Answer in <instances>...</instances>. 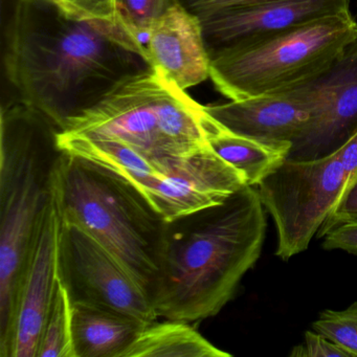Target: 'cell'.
<instances>
[{"instance_id": "ffe728a7", "label": "cell", "mask_w": 357, "mask_h": 357, "mask_svg": "<svg viewBox=\"0 0 357 357\" xmlns=\"http://www.w3.org/2000/svg\"><path fill=\"white\" fill-rule=\"evenodd\" d=\"M312 328L340 346L351 357H357V302L344 310L326 309L313 321Z\"/></svg>"}, {"instance_id": "7a4b0ae2", "label": "cell", "mask_w": 357, "mask_h": 357, "mask_svg": "<svg viewBox=\"0 0 357 357\" xmlns=\"http://www.w3.org/2000/svg\"><path fill=\"white\" fill-rule=\"evenodd\" d=\"M257 187L166 221L152 303L158 317L187 323L218 314L262 252L267 220Z\"/></svg>"}, {"instance_id": "8fae6325", "label": "cell", "mask_w": 357, "mask_h": 357, "mask_svg": "<svg viewBox=\"0 0 357 357\" xmlns=\"http://www.w3.org/2000/svg\"><path fill=\"white\" fill-rule=\"evenodd\" d=\"M317 105L294 139L287 160H317L340 149L357 133V31L335 63L312 80Z\"/></svg>"}, {"instance_id": "d6986e66", "label": "cell", "mask_w": 357, "mask_h": 357, "mask_svg": "<svg viewBox=\"0 0 357 357\" xmlns=\"http://www.w3.org/2000/svg\"><path fill=\"white\" fill-rule=\"evenodd\" d=\"M179 3L181 0H114L116 22L145 45L152 26Z\"/></svg>"}, {"instance_id": "9c48e42d", "label": "cell", "mask_w": 357, "mask_h": 357, "mask_svg": "<svg viewBox=\"0 0 357 357\" xmlns=\"http://www.w3.org/2000/svg\"><path fill=\"white\" fill-rule=\"evenodd\" d=\"M243 175L210 145L158 160V174L137 185L166 221L222 204L245 187Z\"/></svg>"}, {"instance_id": "2e32d148", "label": "cell", "mask_w": 357, "mask_h": 357, "mask_svg": "<svg viewBox=\"0 0 357 357\" xmlns=\"http://www.w3.org/2000/svg\"><path fill=\"white\" fill-rule=\"evenodd\" d=\"M208 143L217 155L243 175L250 187H258L273 174L287 160L291 148L290 143H267L237 135L218 122Z\"/></svg>"}, {"instance_id": "d4e9b609", "label": "cell", "mask_w": 357, "mask_h": 357, "mask_svg": "<svg viewBox=\"0 0 357 357\" xmlns=\"http://www.w3.org/2000/svg\"><path fill=\"white\" fill-rule=\"evenodd\" d=\"M265 1H271V0H181V3L198 18L204 17L222 10L265 3Z\"/></svg>"}, {"instance_id": "ba28073f", "label": "cell", "mask_w": 357, "mask_h": 357, "mask_svg": "<svg viewBox=\"0 0 357 357\" xmlns=\"http://www.w3.org/2000/svg\"><path fill=\"white\" fill-rule=\"evenodd\" d=\"M58 279L70 303L125 313L150 324L158 321L149 294L116 257L84 229L60 220Z\"/></svg>"}, {"instance_id": "30bf717a", "label": "cell", "mask_w": 357, "mask_h": 357, "mask_svg": "<svg viewBox=\"0 0 357 357\" xmlns=\"http://www.w3.org/2000/svg\"><path fill=\"white\" fill-rule=\"evenodd\" d=\"M350 12V0H271L199 18L211 59L258 45L321 18Z\"/></svg>"}, {"instance_id": "4fadbf2b", "label": "cell", "mask_w": 357, "mask_h": 357, "mask_svg": "<svg viewBox=\"0 0 357 357\" xmlns=\"http://www.w3.org/2000/svg\"><path fill=\"white\" fill-rule=\"evenodd\" d=\"M59 235L60 217L52 198L22 283L10 357H37L58 280Z\"/></svg>"}, {"instance_id": "7c38bea8", "label": "cell", "mask_w": 357, "mask_h": 357, "mask_svg": "<svg viewBox=\"0 0 357 357\" xmlns=\"http://www.w3.org/2000/svg\"><path fill=\"white\" fill-rule=\"evenodd\" d=\"M312 80L273 93L204 107L215 121L231 132L267 143L292 145L308 124L317 105Z\"/></svg>"}, {"instance_id": "52a82bcc", "label": "cell", "mask_w": 357, "mask_h": 357, "mask_svg": "<svg viewBox=\"0 0 357 357\" xmlns=\"http://www.w3.org/2000/svg\"><path fill=\"white\" fill-rule=\"evenodd\" d=\"M357 181V133L317 160H286L257 187L277 229L275 256L288 261L308 248L321 225Z\"/></svg>"}, {"instance_id": "9a60e30c", "label": "cell", "mask_w": 357, "mask_h": 357, "mask_svg": "<svg viewBox=\"0 0 357 357\" xmlns=\"http://www.w3.org/2000/svg\"><path fill=\"white\" fill-rule=\"evenodd\" d=\"M148 324L93 305H72L75 357H121Z\"/></svg>"}, {"instance_id": "3957f363", "label": "cell", "mask_w": 357, "mask_h": 357, "mask_svg": "<svg viewBox=\"0 0 357 357\" xmlns=\"http://www.w3.org/2000/svg\"><path fill=\"white\" fill-rule=\"evenodd\" d=\"M59 129L16 99L0 119V357H10L24 275L53 198Z\"/></svg>"}, {"instance_id": "ac0fdd59", "label": "cell", "mask_w": 357, "mask_h": 357, "mask_svg": "<svg viewBox=\"0 0 357 357\" xmlns=\"http://www.w3.org/2000/svg\"><path fill=\"white\" fill-rule=\"evenodd\" d=\"M37 357H75L72 337V303L63 284L56 282L45 317Z\"/></svg>"}, {"instance_id": "5bb4252c", "label": "cell", "mask_w": 357, "mask_h": 357, "mask_svg": "<svg viewBox=\"0 0 357 357\" xmlns=\"http://www.w3.org/2000/svg\"><path fill=\"white\" fill-rule=\"evenodd\" d=\"M145 47L155 72L183 91L210 78L211 58L199 18L181 3L152 26Z\"/></svg>"}, {"instance_id": "7402d4cb", "label": "cell", "mask_w": 357, "mask_h": 357, "mask_svg": "<svg viewBox=\"0 0 357 357\" xmlns=\"http://www.w3.org/2000/svg\"><path fill=\"white\" fill-rule=\"evenodd\" d=\"M290 356L296 357H351L346 351L329 338L317 332H305L304 344L294 347Z\"/></svg>"}, {"instance_id": "8992f818", "label": "cell", "mask_w": 357, "mask_h": 357, "mask_svg": "<svg viewBox=\"0 0 357 357\" xmlns=\"http://www.w3.org/2000/svg\"><path fill=\"white\" fill-rule=\"evenodd\" d=\"M351 12L315 20L258 45L211 59L217 91L231 101L288 89L329 70L354 38Z\"/></svg>"}, {"instance_id": "6da1fadb", "label": "cell", "mask_w": 357, "mask_h": 357, "mask_svg": "<svg viewBox=\"0 0 357 357\" xmlns=\"http://www.w3.org/2000/svg\"><path fill=\"white\" fill-rule=\"evenodd\" d=\"M5 68L17 99L60 131L133 77L153 70L147 50L118 22L58 0H13Z\"/></svg>"}, {"instance_id": "277c9868", "label": "cell", "mask_w": 357, "mask_h": 357, "mask_svg": "<svg viewBox=\"0 0 357 357\" xmlns=\"http://www.w3.org/2000/svg\"><path fill=\"white\" fill-rule=\"evenodd\" d=\"M52 190L60 220L105 246L152 300L166 220L146 196L126 179L63 151Z\"/></svg>"}, {"instance_id": "cb8c5ba5", "label": "cell", "mask_w": 357, "mask_h": 357, "mask_svg": "<svg viewBox=\"0 0 357 357\" xmlns=\"http://www.w3.org/2000/svg\"><path fill=\"white\" fill-rule=\"evenodd\" d=\"M324 250H340L357 255V222L344 223L334 227L324 236Z\"/></svg>"}, {"instance_id": "5b68a950", "label": "cell", "mask_w": 357, "mask_h": 357, "mask_svg": "<svg viewBox=\"0 0 357 357\" xmlns=\"http://www.w3.org/2000/svg\"><path fill=\"white\" fill-rule=\"evenodd\" d=\"M216 121L155 70L133 77L60 132L114 139L154 158L208 145Z\"/></svg>"}, {"instance_id": "44dd1931", "label": "cell", "mask_w": 357, "mask_h": 357, "mask_svg": "<svg viewBox=\"0 0 357 357\" xmlns=\"http://www.w3.org/2000/svg\"><path fill=\"white\" fill-rule=\"evenodd\" d=\"M349 222H357V181L351 185L350 189L342 196L337 206L321 225L317 237L323 238L325 234L334 227Z\"/></svg>"}, {"instance_id": "e0dca14e", "label": "cell", "mask_w": 357, "mask_h": 357, "mask_svg": "<svg viewBox=\"0 0 357 357\" xmlns=\"http://www.w3.org/2000/svg\"><path fill=\"white\" fill-rule=\"evenodd\" d=\"M191 323L165 319L148 324L121 357H231Z\"/></svg>"}, {"instance_id": "603a6c76", "label": "cell", "mask_w": 357, "mask_h": 357, "mask_svg": "<svg viewBox=\"0 0 357 357\" xmlns=\"http://www.w3.org/2000/svg\"><path fill=\"white\" fill-rule=\"evenodd\" d=\"M72 11L95 20L118 22L116 18L114 0H58Z\"/></svg>"}]
</instances>
